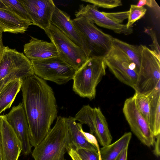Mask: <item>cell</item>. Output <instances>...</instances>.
Instances as JSON below:
<instances>
[{
  "mask_svg": "<svg viewBox=\"0 0 160 160\" xmlns=\"http://www.w3.org/2000/svg\"><path fill=\"white\" fill-rule=\"evenodd\" d=\"M106 66L120 82L133 89L139 70L135 64L118 48L112 45L109 53L104 58Z\"/></svg>",
  "mask_w": 160,
  "mask_h": 160,
  "instance_id": "9",
  "label": "cell"
},
{
  "mask_svg": "<svg viewBox=\"0 0 160 160\" xmlns=\"http://www.w3.org/2000/svg\"><path fill=\"white\" fill-rule=\"evenodd\" d=\"M159 134L156 137V140L154 143L155 147L153 150V153L157 157H159L160 155V136Z\"/></svg>",
  "mask_w": 160,
  "mask_h": 160,
  "instance_id": "33",
  "label": "cell"
},
{
  "mask_svg": "<svg viewBox=\"0 0 160 160\" xmlns=\"http://www.w3.org/2000/svg\"><path fill=\"white\" fill-rule=\"evenodd\" d=\"M72 21L86 40L90 52V57L104 58L109 53L113 45V38L86 18H75Z\"/></svg>",
  "mask_w": 160,
  "mask_h": 160,
  "instance_id": "6",
  "label": "cell"
},
{
  "mask_svg": "<svg viewBox=\"0 0 160 160\" xmlns=\"http://www.w3.org/2000/svg\"><path fill=\"white\" fill-rule=\"evenodd\" d=\"M147 94L150 102L149 125L155 137L160 133V84Z\"/></svg>",
  "mask_w": 160,
  "mask_h": 160,
  "instance_id": "21",
  "label": "cell"
},
{
  "mask_svg": "<svg viewBox=\"0 0 160 160\" xmlns=\"http://www.w3.org/2000/svg\"><path fill=\"white\" fill-rule=\"evenodd\" d=\"M4 116L21 143L23 153L25 155L29 154L32 147L30 143L28 124L22 102L13 107Z\"/></svg>",
  "mask_w": 160,
  "mask_h": 160,
  "instance_id": "12",
  "label": "cell"
},
{
  "mask_svg": "<svg viewBox=\"0 0 160 160\" xmlns=\"http://www.w3.org/2000/svg\"><path fill=\"white\" fill-rule=\"evenodd\" d=\"M82 160H101L97 150L79 148L75 150Z\"/></svg>",
  "mask_w": 160,
  "mask_h": 160,
  "instance_id": "28",
  "label": "cell"
},
{
  "mask_svg": "<svg viewBox=\"0 0 160 160\" xmlns=\"http://www.w3.org/2000/svg\"><path fill=\"white\" fill-rule=\"evenodd\" d=\"M0 160H2V139L1 134L0 128Z\"/></svg>",
  "mask_w": 160,
  "mask_h": 160,
  "instance_id": "37",
  "label": "cell"
},
{
  "mask_svg": "<svg viewBox=\"0 0 160 160\" xmlns=\"http://www.w3.org/2000/svg\"><path fill=\"white\" fill-rule=\"evenodd\" d=\"M31 17L33 25L45 31L50 26L56 6L52 0H19Z\"/></svg>",
  "mask_w": 160,
  "mask_h": 160,
  "instance_id": "13",
  "label": "cell"
},
{
  "mask_svg": "<svg viewBox=\"0 0 160 160\" xmlns=\"http://www.w3.org/2000/svg\"><path fill=\"white\" fill-rule=\"evenodd\" d=\"M102 12L114 22L120 24H121L124 20L128 18L129 13V11L114 12Z\"/></svg>",
  "mask_w": 160,
  "mask_h": 160,
  "instance_id": "30",
  "label": "cell"
},
{
  "mask_svg": "<svg viewBox=\"0 0 160 160\" xmlns=\"http://www.w3.org/2000/svg\"><path fill=\"white\" fill-rule=\"evenodd\" d=\"M51 23L80 47L89 58L90 57V52L85 39L68 14L56 7Z\"/></svg>",
  "mask_w": 160,
  "mask_h": 160,
  "instance_id": "15",
  "label": "cell"
},
{
  "mask_svg": "<svg viewBox=\"0 0 160 160\" xmlns=\"http://www.w3.org/2000/svg\"><path fill=\"white\" fill-rule=\"evenodd\" d=\"M82 1L88 2L97 7L106 8H112L122 5L120 0H82Z\"/></svg>",
  "mask_w": 160,
  "mask_h": 160,
  "instance_id": "27",
  "label": "cell"
},
{
  "mask_svg": "<svg viewBox=\"0 0 160 160\" xmlns=\"http://www.w3.org/2000/svg\"><path fill=\"white\" fill-rule=\"evenodd\" d=\"M44 31L56 48L58 56L76 71L78 70L89 58L80 47L54 25L51 24Z\"/></svg>",
  "mask_w": 160,
  "mask_h": 160,
  "instance_id": "7",
  "label": "cell"
},
{
  "mask_svg": "<svg viewBox=\"0 0 160 160\" xmlns=\"http://www.w3.org/2000/svg\"><path fill=\"white\" fill-rule=\"evenodd\" d=\"M81 132L86 140L88 142L95 146L99 150L100 149L96 138L93 134L84 132L82 128L81 129Z\"/></svg>",
  "mask_w": 160,
  "mask_h": 160,
  "instance_id": "32",
  "label": "cell"
},
{
  "mask_svg": "<svg viewBox=\"0 0 160 160\" xmlns=\"http://www.w3.org/2000/svg\"><path fill=\"white\" fill-rule=\"evenodd\" d=\"M0 8L9 9L2 1L1 0H0Z\"/></svg>",
  "mask_w": 160,
  "mask_h": 160,
  "instance_id": "38",
  "label": "cell"
},
{
  "mask_svg": "<svg viewBox=\"0 0 160 160\" xmlns=\"http://www.w3.org/2000/svg\"><path fill=\"white\" fill-rule=\"evenodd\" d=\"M3 32L0 28V61L2 57L5 47L3 44L2 39V33Z\"/></svg>",
  "mask_w": 160,
  "mask_h": 160,
  "instance_id": "36",
  "label": "cell"
},
{
  "mask_svg": "<svg viewBox=\"0 0 160 160\" xmlns=\"http://www.w3.org/2000/svg\"><path fill=\"white\" fill-rule=\"evenodd\" d=\"M81 124L87 125L90 133H94L102 147L111 144L112 139L106 118L99 108H92L89 105L83 106L74 117Z\"/></svg>",
  "mask_w": 160,
  "mask_h": 160,
  "instance_id": "10",
  "label": "cell"
},
{
  "mask_svg": "<svg viewBox=\"0 0 160 160\" xmlns=\"http://www.w3.org/2000/svg\"><path fill=\"white\" fill-rule=\"evenodd\" d=\"M66 121L69 134L71 142L70 148L74 150L79 148L99 150L94 145L88 142L81 132L82 124L77 123L74 117L66 118Z\"/></svg>",
  "mask_w": 160,
  "mask_h": 160,
  "instance_id": "19",
  "label": "cell"
},
{
  "mask_svg": "<svg viewBox=\"0 0 160 160\" xmlns=\"http://www.w3.org/2000/svg\"><path fill=\"white\" fill-rule=\"evenodd\" d=\"M133 95L139 111L149 124L150 102L148 96L147 94H140L136 92Z\"/></svg>",
  "mask_w": 160,
  "mask_h": 160,
  "instance_id": "24",
  "label": "cell"
},
{
  "mask_svg": "<svg viewBox=\"0 0 160 160\" xmlns=\"http://www.w3.org/2000/svg\"><path fill=\"white\" fill-rule=\"evenodd\" d=\"M67 152L72 160H82L76 152L73 149L71 148H68Z\"/></svg>",
  "mask_w": 160,
  "mask_h": 160,
  "instance_id": "34",
  "label": "cell"
},
{
  "mask_svg": "<svg viewBox=\"0 0 160 160\" xmlns=\"http://www.w3.org/2000/svg\"><path fill=\"white\" fill-rule=\"evenodd\" d=\"M21 89L30 143L34 147L49 132L58 116L56 100L52 88L35 74L23 81Z\"/></svg>",
  "mask_w": 160,
  "mask_h": 160,
  "instance_id": "1",
  "label": "cell"
},
{
  "mask_svg": "<svg viewBox=\"0 0 160 160\" xmlns=\"http://www.w3.org/2000/svg\"><path fill=\"white\" fill-rule=\"evenodd\" d=\"M144 32L150 36L152 41L149 45L151 50L160 58V48L155 32L152 28L148 27L144 28Z\"/></svg>",
  "mask_w": 160,
  "mask_h": 160,
  "instance_id": "29",
  "label": "cell"
},
{
  "mask_svg": "<svg viewBox=\"0 0 160 160\" xmlns=\"http://www.w3.org/2000/svg\"><path fill=\"white\" fill-rule=\"evenodd\" d=\"M8 8L21 18L33 24L32 20L23 5L19 0H1Z\"/></svg>",
  "mask_w": 160,
  "mask_h": 160,
  "instance_id": "25",
  "label": "cell"
},
{
  "mask_svg": "<svg viewBox=\"0 0 160 160\" xmlns=\"http://www.w3.org/2000/svg\"><path fill=\"white\" fill-rule=\"evenodd\" d=\"M76 18L83 17L98 26L113 31L119 34L128 35L133 32L132 28H128L126 24L117 23L99 11L98 7L92 4L80 5L75 13Z\"/></svg>",
  "mask_w": 160,
  "mask_h": 160,
  "instance_id": "14",
  "label": "cell"
},
{
  "mask_svg": "<svg viewBox=\"0 0 160 160\" xmlns=\"http://www.w3.org/2000/svg\"><path fill=\"white\" fill-rule=\"evenodd\" d=\"M147 12L144 7H139L136 5H131L129 11L128 22L126 25L129 28H132L133 24L137 21L142 18Z\"/></svg>",
  "mask_w": 160,
  "mask_h": 160,
  "instance_id": "26",
  "label": "cell"
},
{
  "mask_svg": "<svg viewBox=\"0 0 160 160\" xmlns=\"http://www.w3.org/2000/svg\"><path fill=\"white\" fill-rule=\"evenodd\" d=\"M128 147L124 149L114 160H127Z\"/></svg>",
  "mask_w": 160,
  "mask_h": 160,
  "instance_id": "35",
  "label": "cell"
},
{
  "mask_svg": "<svg viewBox=\"0 0 160 160\" xmlns=\"http://www.w3.org/2000/svg\"><path fill=\"white\" fill-rule=\"evenodd\" d=\"M132 136L130 132L125 133L113 143L102 147L99 150L101 160H114L124 149L128 147Z\"/></svg>",
  "mask_w": 160,
  "mask_h": 160,
  "instance_id": "22",
  "label": "cell"
},
{
  "mask_svg": "<svg viewBox=\"0 0 160 160\" xmlns=\"http://www.w3.org/2000/svg\"><path fill=\"white\" fill-rule=\"evenodd\" d=\"M34 74L45 80L62 85L73 79L76 72L59 56L39 60H30Z\"/></svg>",
  "mask_w": 160,
  "mask_h": 160,
  "instance_id": "8",
  "label": "cell"
},
{
  "mask_svg": "<svg viewBox=\"0 0 160 160\" xmlns=\"http://www.w3.org/2000/svg\"><path fill=\"white\" fill-rule=\"evenodd\" d=\"M106 67L104 58L90 57L76 71L72 79L73 90L80 97L94 99L96 88L106 74Z\"/></svg>",
  "mask_w": 160,
  "mask_h": 160,
  "instance_id": "3",
  "label": "cell"
},
{
  "mask_svg": "<svg viewBox=\"0 0 160 160\" xmlns=\"http://www.w3.org/2000/svg\"><path fill=\"white\" fill-rule=\"evenodd\" d=\"M147 5L152 9L157 18H159L160 8L156 2L154 0H140L136 5L139 7H143Z\"/></svg>",
  "mask_w": 160,
  "mask_h": 160,
  "instance_id": "31",
  "label": "cell"
},
{
  "mask_svg": "<svg viewBox=\"0 0 160 160\" xmlns=\"http://www.w3.org/2000/svg\"><path fill=\"white\" fill-rule=\"evenodd\" d=\"M65 118L57 116L54 126L34 147L32 152L34 160H66L65 154L71 142Z\"/></svg>",
  "mask_w": 160,
  "mask_h": 160,
  "instance_id": "2",
  "label": "cell"
},
{
  "mask_svg": "<svg viewBox=\"0 0 160 160\" xmlns=\"http://www.w3.org/2000/svg\"><path fill=\"white\" fill-rule=\"evenodd\" d=\"M0 128L2 160H18L21 144L4 115H0Z\"/></svg>",
  "mask_w": 160,
  "mask_h": 160,
  "instance_id": "16",
  "label": "cell"
},
{
  "mask_svg": "<svg viewBox=\"0 0 160 160\" xmlns=\"http://www.w3.org/2000/svg\"><path fill=\"white\" fill-rule=\"evenodd\" d=\"M25 55L30 60H39L58 56L57 50L52 42L31 37L23 46Z\"/></svg>",
  "mask_w": 160,
  "mask_h": 160,
  "instance_id": "17",
  "label": "cell"
},
{
  "mask_svg": "<svg viewBox=\"0 0 160 160\" xmlns=\"http://www.w3.org/2000/svg\"><path fill=\"white\" fill-rule=\"evenodd\" d=\"M122 111L133 133L145 145L153 146L155 137L149 124L139 111L134 95L125 100Z\"/></svg>",
  "mask_w": 160,
  "mask_h": 160,
  "instance_id": "11",
  "label": "cell"
},
{
  "mask_svg": "<svg viewBox=\"0 0 160 160\" xmlns=\"http://www.w3.org/2000/svg\"><path fill=\"white\" fill-rule=\"evenodd\" d=\"M160 84V58L145 45H142V56L135 92L147 94Z\"/></svg>",
  "mask_w": 160,
  "mask_h": 160,
  "instance_id": "5",
  "label": "cell"
},
{
  "mask_svg": "<svg viewBox=\"0 0 160 160\" xmlns=\"http://www.w3.org/2000/svg\"><path fill=\"white\" fill-rule=\"evenodd\" d=\"M34 74L31 61L23 53L5 47L0 61V86L13 79L23 81Z\"/></svg>",
  "mask_w": 160,
  "mask_h": 160,
  "instance_id": "4",
  "label": "cell"
},
{
  "mask_svg": "<svg viewBox=\"0 0 160 160\" xmlns=\"http://www.w3.org/2000/svg\"><path fill=\"white\" fill-rule=\"evenodd\" d=\"M32 23L18 16L11 10L0 8V28L3 32L24 33Z\"/></svg>",
  "mask_w": 160,
  "mask_h": 160,
  "instance_id": "18",
  "label": "cell"
},
{
  "mask_svg": "<svg viewBox=\"0 0 160 160\" xmlns=\"http://www.w3.org/2000/svg\"><path fill=\"white\" fill-rule=\"evenodd\" d=\"M112 43L135 64L139 70L142 56V45H131L114 38H113Z\"/></svg>",
  "mask_w": 160,
  "mask_h": 160,
  "instance_id": "23",
  "label": "cell"
},
{
  "mask_svg": "<svg viewBox=\"0 0 160 160\" xmlns=\"http://www.w3.org/2000/svg\"><path fill=\"white\" fill-rule=\"evenodd\" d=\"M23 82L20 79H15L0 86V114L11 107L21 89Z\"/></svg>",
  "mask_w": 160,
  "mask_h": 160,
  "instance_id": "20",
  "label": "cell"
}]
</instances>
